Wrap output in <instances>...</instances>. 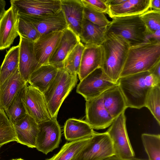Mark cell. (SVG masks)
Wrapping results in <instances>:
<instances>
[{
  "mask_svg": "<svg viewBox=\"0 0 160 160\" xmlns=\"http://www.w3.org/2000/svg\"><path fill=\"white\" fill-rule=\"evenodd\" d=\"M6 5L5 1L0 0V18L4 14L6 11L5 9Z\"/></svg>",
  "mask_w": 160,
  "mask_h": 160,
  "instance_id": "7bdbcfd3",
  "label": "cell"
},
{
  "mask_svg": "<svg viewBox=\"0 0 160 160\" xmlns=\"http://www.w3.org/2000/svg\"><path fill=\"white\" fill-rule=\"evenodd\" d=\"M125 1L126 0H106V2L109 6L120 4L125 2Z\"/></svg>",
  "mask_w": 160,
  "mask_h": 160,
  "instance_id": "60d3db41",
  "label": "cell"
},
{
  "mask_svg": "<svg viewBox=\"0 0 160 160\" xmlns=\"http://www.w3.org/2000/svg\"><path fill=\"white\" fill-rule=\"evenodd\" d=\"M18 18V11L11 5L0 18V50L9 48L19 36Z\"/></svg>",
  "mask_w": 160,
  "mask_h": 160,
  "instance_id": "5bb4252c",
  "label": "cell"
},
{
  "mask_svg": "<svg viewBox=\"0 0 160 160\" xmlns=\"http://www.w3.org/2000/svg\"><path fill=\"white\" fill-rule=\"evenodd\" d=\"M145 107H147L160 125V84L153 87L146 99Z\"/></svg>",
  "mask_w": 160,
  "mask_h": 160,
  "instance_id": "1f68e13d",
  "label": "cell"
},
{
  "mask_svg": "<svg viewBox=\"0 0 160 160\" xmlns=\"http://www.w3.org/2000/svg\"><path fill=\"white\" fill-rule=\"evenodd\" d=\"M141 139L148 160H160V135L144 133Z\"/></svg>",
  "mask_w": 160,
  "mask_h": 160,
  "instance_id": "f546056e",
  "label": "cell"
},
{
  "mask_svg": "<svg viewBox=\"0 0 160 160\" xmlns=\"http://www.w3.org/2000/svg\"><path fill=\"white\" fill-rule=\"evenodd\" d=\"M13 141L17 139L12 123L4 111L0 109V146Z\"/></svg>",
  "mask_w": 160,
  "mask_h": 160,
  "instance_id": "d6a6232c",
  "label": "cell"
},
{
  "mask_svg": "<svg viewBox=\"0 0 160 160\" xmlns=\"http://www.w3.org/2000/svg\"><path fill=\"white\" fill-rule=\"evenodd\" d=\"M18 14L32 16L53 14L61 9L60 0H11Z\"/></svg>",
  "mask_w": 160,
  "mask_h": 160,
  "instance_id": "8fae6325",
  "label": "cell"
},
{
  "mask_svg": "<svg viewBox=\"0 0 160 160\" xmlns=\"http://www.w3.org/2000/svg\"><path fill=\"white\" fill-rule=\"evenodd\" d=\"M10 160H24L21 158H17V159H11Z\"/></svg>",
  "mask_w": 160,
  "mask_h": 160,
  "instance_id": "ee69618b",
  "label": "cell"
},
{
  "mask_svg": "<svg viewBox=\"0 0 160 160\" xmlns=\"http://www.w3.org/2000/svg\"><path fill=\"white\" fill-rule=\"evenodd\" d=\"M19 46L11 48L7 52L0 67V88L4 82L18 68Z\"/></svg>",
  "mask_w": 160,
  "mask_h": 160,
  "instance_id": "4316f807",
  "label": "cell"
},
{
  "mask_svg": "<svg viewBox=\"0 0 160 160\" xmlns=\"http://www.w3.org/2000/svg\"><path fill=\"white\" fill-rule=\"evenodd\" d=\"M38 126L35 148L47 154L59 146L62 136L60 127L57 118L39 122Z\"/></svg>",
  "mask_w": 160,
  "mask_h": 160,
  "instance_id": "30bf717a",
  "label": "cell"
},
{
  "mask_svg": "<svg viewBox=\"0 0 160 160\" xmlns=\"http://www.w3.org/2000/svg\"><path fill=\"white\" fill-rule=\"evenodd\" d=\"M101 95L104 107L113 119L128 108L118 84L104 91Z\"/></svg>",
  "mask_w": 160,
  "mask_h": 160,
  "instance_id": "7402d4cb",
  "label": "cell"
},
{
  "mask_svg": "<svg viewBox=\"0 0 160 160\" xmlns=\"http://www.w3.org/2000/svg\"><path fill=\"white\" fill-rule=\"evenodd\" d=\"M107 28L94 24L84 18L79 36L80 42L85 47L101 46L106 39Z\"/></svg>",
  "mask_w": 160,
  "mask_h": 160,
  "instance_id": "cb8c5ba5",
  "label": "cell"
},
{
  "mask_svg": "<svg viewBox=\"0 0 160 160\" xmlns=\"http://www.w3.org/2000/svg\"><path fill=\"white\" fill-rule=\"evenodd\" d=\"M106 132L112 141L115 156L125 159L135 157L127 132L125 112L114 119Z\"/></svg>",
  "mask_w": 160,
  "mask_h": 160,
  "instance_id": "8992f818",
  "label": "cell"
},
{
  "mask_svg": "<svg viewBox=\"0 0 160 160\" xmlns=\"http://www.w3.org/2000/svg\"><path fill=\"white\" fill-rule=\"evenodd\" d=\"M18 15L32 23L40 35L52 32L63 31L68 28L67 23L61 9L55 14L47 15Z\"/></svg>",
  "mask_w": 160,
  "mask_h": 160,
  "instance_id": "4fadbf2b",
  "label": "cell"
},
{
  "mask_svg": "<svg viewBox=\"0 0 160 160\" xmlns=\"http://www.w3.org/2000/svg\"><path fill=\"white\" fill-rule=\"evenodd\" d=\"M85 121L93 129H102L109 127L114 119L104 105L101 95L86 101Z\"/></svg>",
  "mask_w": 160,
  "mask_h": 160,
  "instance_id": "7c38bea8",
  "label": "cell"
},
{
  "mask_svg": "<svg viewBox=\"0 0 160 160\" xmlns=\"http://www.w3.org/2000/svg\"><path fill=\"white\" fill-rule=\"evenodd\" d=\"M12 124L17 142L29 148H36L38 126V123L32 118L27 114L22 118Z\"/></svg>",
  "mask_w": 160,
  "mask_h": 160,
  "instance_id": "e0dca14e",
  "label": "cell"
},
{
  "mask_svg": "<svg viewBox=\"0 0 160 160\" xmlns=\"http://www.w3.org/2000/svg\"><path fill=\"white\" fill-rule=\"evenodd\" d=\"M85 47L80 42L65 60L63 68L70 74L78 75L82 53Z\"/></svg>",
  "mask_w": 160,
  "mask_h": 160,
  "instance_id": "f1b7e54d",
  "label": "cell"
},
{
  "mask_svg": "<svg viewBox=\"0 0 160 160\" xmlns=\"http://www.w3.org/2000/svg\"><path fill=\"white\" fill-rule=\"evenodd\" d=\"M18 16V32L19 36L34 42L39 38L40 34L32 23Z\"/></svg>",
  "mask_w": 160,
  "mask_h": 160,
  "instance_id": "e575fe53",
  "label": "cell"
},
{
  "mask_svg": "<svg viewBox=\"0 0 160 160\" xmlns=\"http://www.w3.org/2000/svg\"><path fill=\"white\" fill-rule=\"evenodd\" d=\"M62 32H52L41 35L34 42L35 57L41 65L48 64L49 58L60 40Z\"/></svg>",
  "mask_w": 160,
  "mask_h": 160,
  "instance_id": "ac0fdd59",
  "label": "cell"
},
{
  "mask_svg": "<svg viewBox=\"0 0 160 160\" xmlns=\"http://www.w3.org/2000/svg\"><path fill=\"white\" fill-rule=\"evenodd\" d=\"M92 136L66 143L57 153L46 160H74Z\"/></svg>",
  "mask_w": 160,
  "mask_h": 160,
  "instance_id": "83f0119b",
  "label": "cell"
},
{
  "mask_svg": "<svg viewBox=\"0 0 160 160\" xmlns=\"http://www.w3.org/2000/svg\"><path fill=\"white\" fill-rule=\"evenodd\" d=\"M148 39L160 41V29L156 31L153 33L149 35L148 36Z\"/></svg>",
  "mask_w": 160,
  "mask_h": 160,
  "instance_id": "b9f144b4",
  "label": "cell"
},
{
  "mask_svg": "<svg viewBox=\"0 0 160 160\" xmlns=\"http://www.w3.org/2000/svg\"><path fill=\"white\" fill-rule=\"evenodd\" d=\"M19 37L18 69L22 77L27 82L32 73L41 65L35 57L34 42Z\"/></svg>",
  "mask_w": 160,
  "mask_h": 160,
  "instance_id": "9a60e30c",
  "label": "cell"
},
{
  "mask_svg": "<svg viewBox=\"0 0 160 160\" xmlns=\"http://www.w3.org/2000/svg\"><path fill=\"white\" fill-rule=\"evenodd\" d=\"M103 160H148L134 157L129 159H122L113 155L108 158Z\"/></svg>",
  "mask_w": 160,
  "mask_h": 160,
  "instance_id": "ab89813d",
  "label": "cell"
},
{
  "mask_svg": "<svg viewBox=\"0 0 160 160\" xmlns=\"http://www.w3.org/2000/svg\"><path fill=\"white\" fill-rule=\"evenodd\" d=\"M104 73L101 67L98 68L80 81L76 92L86 101L101 95L104 91L117 85Z\"/></svg>",
  "mask_w": 160,
  "mask_h": 160,
  "instance_id": "52a82bcc",
  "label": "cell"
},
{
  "mask_svg": "<svg viewBox=\"0 0 160 160\" xmlns=\"http://www.w3.org/2000/svg\"><path fill=\"white\" fill-rule=\"evenodd\" d=\"M140 17L149 35L160 29V10H148L140 15Z\"/></svg>",
  "mask_w": 160,
  "mask_h": 160,
  "instance_id": "836d02e7",
  "label": "cell"
},
{
  "mask_svg": "<svg viewBox=\"0 0 160 160\" xmlns=\"http://www.w3.org/2000/svg\"><path fill=\"white\" fill-rule=\"evenodd\" d=\"M27 82L18 68L4 82L0 88V109L5 111Z\"/></svg>",
  "mask_w": 160,
  "mask_h": 160,
  "instance_id": "ffe728a7",
  "label": "cell"
},
{
  "mask_svg": "<svg viewBox=\"0 0 160 160\" xmlns=\"http://www.w3.org/2000/svg\"><path fill=\"white\" fill-rule=\"evenodd\" d=\"M118 82L127 108L138 109L145 107V100L150 89L160 84V80L149 71L120 77Z\"/></svg>",
  "mask_w": 160,
  "mask_h": 160,
  "instance_id": "7a4b0ae2",
  "label": "cell"
},
{
  "mask_svg": "<svg viewBox=\"0 0 160 160\" xmlns=\"http://www.w3.org/2000/svg\"><path fill=\"white\" fill-rule=\"evenodd\" d=\"M80 42L79 38L67 28L63 31L60 40L49 58L48 64L58 69L63 68L66 58Z\"/></svg>",
  "mask_w": 160,
  "mask_h": 160,
  "instance_id": "2e32d148",
  "label": "cell"
},
{
  "mask_svg": "<svg viewBox=\"0 0 160 160\" xmlns=\"http://www.w3.org/2000/svg\"><path fill=\"white\" fill-rule=\"evenodd\" d=\"M107 27L106 33L119 36L130 47L149 42V33L140 15L116 17Z\"/></svg>",
  "mask_w": 160,
  "mask_h": 160,
  "instance_id": "5b68a950",
  "label": "cell"
},
{
  "mask_svg": "<svg viewBox=\"0 0 160 160\" xmlns=\"http://www.w3.org/2000/svg\"><path fill=\"white\" fill-rule=\"evenodd\" d=\"M101 46L85 47L82 53L78 76L80 81L102 64Z\"/></svg>",
  "mask_w": 160,
  "mask_h": 160,
  "instance_id": "44dd1931",
  "label": "cell"
},
{
  "mask_svg": "<svg viewBox=\"0 0 160 160\" xmlns=\"http://www.w3.org/2000/svg\"><path fill=\"white\" fill-rule=\"evenodd\" d=\"M101 47V68L110 79L118 82L130 48L129 45L121 37L106 33V39Z\"/></svg>",
  "mask_w": 160,
  "mask_h": 160,
  "instance_id": "6da1fadb",
  "label": "cell"
},
{
  "mask_svg": "<svg viewBox=\"0 0 160 160\" xmlns=\"http://www.w3.org/2000/svg\"><path fill=\"white\" fill-rule=\"evenodd\" d=\"M61 9L68 28L79 38L84 18V6L82 0H60Z\"/></svg>",
  "mask_w": 160,
  "mask_h": 160,
  "instance_id": "d6986e66",
  "label": "cell"
},
{
  "mask_svg": "<svg viewBox=\"0 0 160 160\" xmlns=\"http://www.w3.org/2000/svg\"><path fill=\"white\" fill-rule=\"evenodd\" d=\"M22 98L27 114L38 123L52 119L43 93L27 82L22 89Z\"/></svg>",
  "mask_w": 160,
  "mask_h": 160,
  "instance_id": "9c48e42d",
  "label": "cell"
},
{
  "mask_svg": "<svg viewBox=\"0 0 160 160\" xmlns=\"http://www.w3.org/2000/svg\"><path fill=\"white\" fill-rule=\"evenodd\" d=\"M160 61V41L149 42L130 47L120 78L148 71Z\"/></svg>",
  "mask_w": 160,
  "mask_h": 160,
  "instance_id": "3957f363",
  "label": "cell"
},
{
  "mask_svg": "<svg viewBox=\"0 0 160 160\" xmlns=\"http://www.w3.org/2000/svg\"><path fill=\"white\" fill-rule=\"evenodd\" d=\"M84 7L95 12L109 14V6L106 0H82Z\"/></svg>",
  "mask_w": 160,
  "mask_h": 160,
  "instance_id": "8d00e7d4",
  "label": "cell"
},
{
  "mask_svg": "<svg viewBox=\"0 0 160 160\" xmlns=\"http://www.w3.org/2000/svg\"><path fill=\"white\" fill-rule=\"evenodd\" d=\"M113 155L112 143L107 132H95L74 160H103Z\"/></svg>",
  "mask_w": 160,
  "mask_h": 160,
  "instance_id": "ba28073f",
  "label": "cell"
},
{
  "mask_svg": "<svg viewBox=\"0 0 160 160\" xmlns=\"http://www.w3.org/2000/svg\"><path fill=\"white\" fill-rule=\"evenodd\" d=\"M95 132L85 121L74 118L67 120L64 125L65 138L70 142L90 137Z\"/></svg>",
  "mask_w": 160,
  "mask_h": 160,
  "instance_id": "484cf974",
  "label": "cell"
},
{
  "mask_svg": "<svg viewBox=\"0 0 160 160\" xmlns=\"http://www.w3.org/2000/svg\"><path fill=\"white\" fill-rule=\"evenodd\" d=\"M58 70L49 64L41 65L32 73L27 82L43 93L55 77Z\"/></svg>",
  "mask_w": 160,
  "mask_h": 160,
  "instance_id": "d4e9b609",
  "label": "cell"
},
{
  "mask_svg": "<svg viewBox=\"0 0 160 160\" xmlns=\"http://www.w3.org/2000/svg\"><path fill=\"white\" fill-rule=\"evenodd\" d=\"M23 88L19 92L4 111L11 123L20 120L27 114L22 101Z\"/></svg>",
  "mask_w": 160,
  "mask_h": 160,
  "instance_id": "4dcf8cb0",
  "label": "cell"
},
{
  "mask_svg": "<svg viewBox=\"0 0 160 160\" xmlns=\"http://www.w3.org/2000/svg\"><path fill=\"white\" fill-rule=\"evenodd\" d=\"M78 76L70 74L63 68L58 69L55 77L43 93L52 118H57L62 102L77 83Z\"/></svg>",
  "mask_w": 160,
  "mask_h": 160,
  "instance_id": "277c9868",
  "label": "cell"
},
{
  "mask_svg": "<svg viewBox=\"0 0 160 160\" xmlns=\"http://www.w3.org/2000/svg\"><path fill=\"white\" fill-rule=\"evenodd\" d=\"M148 71L154 77L160 80V61L154 65Z\"/></svg>",
  "mask_w": 160,
  "mask_h": 160,
  "instance_id": "74e56055",
  "label": "cell"
},
{
  "mask_svg": "<svg viewBox=\"0 0 160 160\" xmlns=\"http://www.w3.org/2000/svg\"><path fill=\"white\" fill-rule=\"evenodd\" d=\"M151 0H126L116 6H109V17L140 15L149 10Z\"/></svg>",
  "mask_w": 160,
  "mask_h": 160,
  "instance_id": "603a6c76",
  "label": "cell"
},
{
  "mask_svg": "<svg viewBox=\"0 0 160 160\" xmlns=\"http://www.w3.org/2000/svg\"><path fill=\"white\" fill-rule=\"evenodd\" d=\"M150 9L155 10H160V0H151Z\"/></svg>",
  "mask_w": 160,
  "mask_h": 160,
  "instance_id": "f35d334b",
  "label": "cell"
},
{
  "mask_svg": "<svg viewBox=\"0 0 160 160\" xmlns=\"http://www.w3.org/2000/svg\"><path fill=\"white\" fill-rule=\"evenodd\" d=\"M84 18L92 23L99 26L107 27L110 24L105 14L98 12L84 7Z\"/></svg>",
  "mask_w": 160,
  "mask_h": 160,
  "instance_id": "d590c367",
  "label": "cell"
},
{
  "mask_svg": "<svg viewBox=\"0 0 160 160\" xmlns=\"http://www.w3.org/2000/svg\"><path fill=\"white\" fill-rule=\"evenodd\" d=\"M1 147V146H0V148Z\"/></svg>",
  "mask_w": 160,
  "mask_h": 160,
  "instance_id": "f6af8a7d",
  "label": "cell"
}]
</instances>
